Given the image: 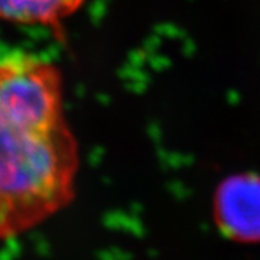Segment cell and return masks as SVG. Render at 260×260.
<instances>
[{
    "instance_id": "obj_1",
    "label": "cell",
    "mask_w": 260,
    "mask_h": 260,
    "mask_svg": "<svg viewBox=\"0 0 260 260\" xmlns=\"http://www.w3.org/2000/svg\"><path fill=\"white\" fill-rule=\"evenodd\" d=\"M78 148L58 67L29 51L0 56V239L61 211L75 192Z\"/></svg>"
},
{
    "instance_id": "obj_2",
    "label": "cell",
    "mask_w": 260,
    "mask_h": 260,
    "mask_svg": "<svg viewBox=\"0 0 260 260\" xmlns=\"http://www.w3.org/2000/svg\"><path fill=\"white\" fill-rule=\"evenodd\" d=\"M223 224L239 237L260 236V181L240 178L229 182L218 197Z\"/></svg>"
},
{
    "instance_id": "obj_3",
    "label": "cell",
    "mask_w": 260,
    "mask_h": 260,
    "mask_svg": "<svg viewBox=\"0 0 260 260\" xmlns=\"http://www.w3.org/2000/svg\"><path fill=\"white\" fill-rule=\"evenodd\" d=\"M84 0H0V22L56 25L70 18Z\"/></svg>"
}]
</instances>
